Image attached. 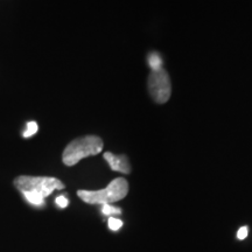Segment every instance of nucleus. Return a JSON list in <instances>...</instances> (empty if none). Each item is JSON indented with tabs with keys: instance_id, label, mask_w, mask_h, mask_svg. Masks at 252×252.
Returning a JSON list of instances; mask_svg holds the SVG:
<instances>
[{
	"instance_id": "1",
	"label": "nucleus",
	"mask_w": 252,
	"mask_h": 252,
	"mask_svg": "<svg viewBox=\"0 0 252 252\" xmlns=\"http://www.w3.org/2000/svg\"><path fill=\"white\" fill-rule=\"evenodd\" d=\"M103 140L97 135H86L69 143L63 151L62 161L65 166H75L84 158L96 156L102 152Z\"/></svg>"
},
{
	"instance_id": "2",
	"label": "nucleus",
	"mask_w": 252,
	"mask_h": 252,
	"mask_svg": "<svg viewBox=\"0 0 252 252\" xmlns=\"http://www.w3.org/2000/svg\"><path fill=\"white\" fill-rule=\"evenodd\" d=\"M128 193V184L124 178H117L100 190H78L82 201L89 204H110L124 198Z\"/></svg>"
},
{
	"instance_id": "3",
	"label": "nucleus",
	"mask_w": 252,
	"mask_h": 252,
	"mask_svg": "<svg viewBox=\"0 0 252 252\" xmlns=\"http://www.w3.org/2000/svg\"><path fill=\"white\" fill-rule=\"evenodd\" d=\"M14 187L21 193H36L46 198L54 190H61L64 188V184L61 180L52 176H17L13 181Z\"/></svg>"
},
{
	"instance_id": "4",
	"label": "nucleus",
	"mask_w": 252,
	"mask_h": 252,
	"mask_svg": "<svg viewBox=\"0 0 252 252\" xmlns=\"http://www.w3.org/2000/svg\"><path fill=\"white\" fill-rule=\"evenodd\" d=\"M149 93L154 102L163 104L169 99L172 94V84L168 72L165 69L152 71L149 76Z\"/></svg>"
},
{
	"instance_id": "5",
	"label": "nucleus",
	"mask_w": 252,
	"mask_h": 252,
	"mask_svg": "<svg viewBox=\"0 0 252 252\" xmlns=\"http://www.w3.org/2000/svg\"><path fill=\"white\" fill-rule=\"evenodd\" d=\"M104 159L108 161L112 171L128 174L131 172V166L126 156H116L111 152L104 153Z\"/></svg>"
},
{
	"instance_id": "6",
	"label": "nucleus",
	"mask_w": 252,
	"mask_h": 252,
	"mask_svg": "<svg viewBox=\"0 0 252 252\" xmlns=\"http://www.w3.org/2000/svg\"><path fill=\"white\" fill-rule=\"evenodd\" d=\"M147 62H149L150 68L152 69V71H157L162 69V59L158 53H151L147 58Z\"/></svg>"
},
{
	"instance_id": "7",
	"label": "nucleus",
	"mask_w": 252,
	"mask_h": 252,
	"mask_svg": "<svg viewBox=\"0 0 252 252\" xmlns=\"http://www.w3.org/2000/svg\"><path fill=\"white\" fill-rule=\"evenodd\" d=\"M39 130V126L35 122H30L26 126V131L24 132V138H31L32 135H34Z\"/></svg>"
},
{
	"instance_id": "8",
	"label": "nucleus",
	"mask_w": 252,
	"mask_h": 252,
	"mask_svg": "<svg viewBox=\"0 0 252 252\" xmlns=\"http://www.w3.org/2000/svg\"><path fill=\"white\" fill-rule=\"evenodd\" d=\"M102 213L104 214V215H112V214L119 215V214H122V209L121 208L110 206V204H103Z\"/></svg>"
},
{
	"instance_id": "9",
	"label": "nucleus",
	"mask_w": 252,
	"mask_h": 252,
	"mask_svg": "<svg viewBox=\"0 0 252 252\" xmlns=\"http://www.w3.org/2000/svg\"><path fill=\"white\" fill-rule=\"evenodd\" d=\"M123 226V222L121 220L115 219V217H110L109 219V228L113 230V231H117Z\"/></svg>"
},
{
	"instance_id": "10",
	"label": "nucleus",
	"mask_w": 252,
	"mask_h": 252,
	"mask_svg": "<svg viewBox=\"0 0 252 252\" xmlns=\"http://www.w3.org/2000/svg\"><path fill=\"white\" fill-rule=\"evenodd\" d=\"M56 204H58L60 208H65V207H68L69 201H68L67 197L61 195V196L56 197Z\"/></svg>"
},
{
	"instance_id": "11",
	"label": "nucleus",
	"mask_w": 252,
	"mask_h": 252,
	"mask_svg": "<svg viewBox=\"0 0 252 252\" xmlns=\"http://www.w3.org/2000/svg\"><path fill=\"white\" fill-rule=\"evenodd\" d=\"M248 226H242L241 229L238 230V232H237V238L238 239H245L247 238V236H248Z\"/></svg>"
}]
</instances>
